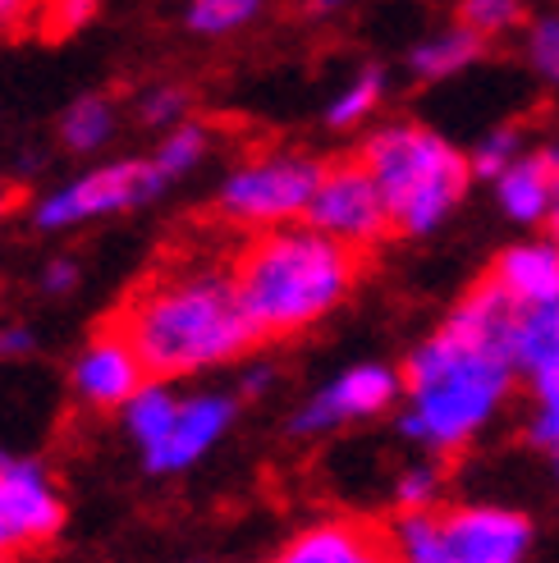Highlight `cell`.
I'll return each mask as SVG.
<instances>
[{
  "label": "cell",
  "mask_w": 559,
  "mask_h": 563,
  "mask_svg": "<svg viewBox=\"0 0 559 563\" xmlns=\"http://www.w3.org/2000/svg\"><path fill=\"white\" fill-rule=\"evenodd\" d=\"M69 285H74V266H65V262H61V266L51 271V289H69Z\"/></svg>",
  "instance_id": "obj_30"
},
{
  "label": "cell",
  "mask_w": 559,
  "mask_h": 563,
  "mask_svg": "<svg viewBox=\"0 0 559 563\" xmlns=\"http://www.w3.org/2000/svg\"><path fill=\"white\" fill-rule=\"evenodd\" d=\"M307 230L340 239L358 252H368L372 243L395 234L385 197L368 170V161H362V152L330 161L321 170V188L313 197V207H307Z\"/></svg>",
  "instance_id": "obj_5"
},
{
  "label": "cell",
  "mask_w": 559,
  "mask_h": 563,
  "mask_svg": "<svg viewBox=\"0 0 559 563\" xmlns=\"http://www.w3.org/2000/svg\"><path fill=\"white\" fill-rule=\"evenodd\" d=\"M0 563H14V559H0Z\"/></svg>",
  "instance_id": "obj_32"
},
{
  "label": "cell",
  "mask_w": 559,
  "mask_h": 563,
  "mask_svg": "<svg viewBox=\"0 0 559 563\" xmlns=\"http://www.w3.org/2000/svg\"><path fill=\"white\" fill-rule=\"evenodd\" d=\"M234 243H171L161 252V262L101 321L133 349L147 376H184L262 344L234 289Z\"/></svg>",
  "instance_id": "obj_1"
},
{
  "label": "cell",
  "mask_w": 559,
  "mask_h": 563,
  "mask_svg": "<svg viewBox=\"0 0 559 563\" xmlns=\"http://www.w3.org/2000/svg\"><path fill=\"white\" fill-rule=\"evenodd\" d=\"M514 143H518V137H514V129H500V133L491 137V143H486V147L478 152V161H472V165H478L482 175H495V170H505V161H509Z\"/></svg>",
  "instance_id": "obj_25"
},
{
  "label": "cell",
  "mask_w": 559,
  "mask_h": 563,
  "mask_svg": "<svg viewBox=\"0 0 559 563\" xmlns=\"http://www.w3.org/2000/svg\"><path fill=\"white\" fill-rule=\"evenodd\" d=\"M376 97H381V74H362L353 88H349V97H340L330 106V124H353V120H362L368 110L376 106Z\"/></svg>",
  "instance_id": "obj_22"
},
{
  "label": "cell",
  "mask_w": 559,
  "mask_h": 563,
  "mask_svg": "<svg viewBox=\"0 0 559 563\" xmlns=\"http://www.w3.org/2000/svg\"><path fill=\"white\" fill-rule=\"evenodd\" d=\"M230 421V404L226 399H193V404H179V417L171 435H165L152 454H147V467L152 472H175V467H188L202 449L226 431Z\"/></svg>",
  "instance_id": "obj_14"
},
{
  "label": "cell",
  "mask_w": 559,
  "mask_h": 563,
  "mask_svg": "<svg viewBox=\"0 0 559 563\" xmlns=\"http://www.w3.org/2000/svg\"><path fill=\"white\" fill-rule=\"evenodd\" d=\"M143 362L133 357V349L120 340V334H110L106 325L97 330L92 349L83 353L78 362V394L88 399L92 408H116L124 399H138V380H143Z\"/></svg>",
  "instance_id": "obj_11"
},
{
  "label": "cell",
  "mask_w": 559,
  "mask_h": 563,
  "mask_svg": "<svg viewBox=\"0 0 559 563\" xmlns=\"http://www.w3.org/2000/svg\"><path fill=\"white\" fill-rule=\"evenodd\" d=\"M61 133H65V143L74 152H92L101 137L110 133V101L106 97H83L78 106H69Z\"/></svg>",
  "instance_id": "obj_18"
},
{
  "label": "cell",
  "mask_w": 559,
  "mask_h": 563,
  "mask_svg": "<svg viewBox=\"0 0 559 563\" xmlns=\"http://www.w3.org/2000/svg\"><path fill=\"white\" fill-rule=\"evenodd\" d=\"M368 252L317 230H262L234 243V289L262 340L313 325L353 285Z\"/></svg>",
  "instance_id": "obj_3"
},
{
  "label": "cell",
  "mask_w": 559,
  "mask_h": 563,
  "mask_svg": "<svg viewBox=\"0 0 559 563\" xmlns=\"http://www.w3.org/2000/svg\"><path fill=\"white\" fill-rule=\"evenodd\" d=\"M518 367L533 376L537 389V421L533 440L559 454V307H533L518 321Z\"/></svg>",
  "instance_id": "obj_10"
},
{
  "label": "cell",
  "mask_w": 559,
  "mask_h": 563,
  "mask_svg": "<svg viewBox=\"0 0 559 563\" xmlns=\"http://www.w3.org/2000/svg\"><path fill=\"white\" fill-rule=\"evenodd\" d=\"M500 197H505V207L518 220L550 216V207H555V161H550V152L523 161V165H509L505 179H500Z\"/></svg>",
  "instance_id": "obj_15"
},
{
  "label": "cell",
  "mask_w": 559,
  "mask_h": 563,
  "mask_svg": "<svg viewBox=\"0 0 559 563\" xmlns=\"http://www.w3.org/2000/svg\"><path fill=\"white\" fill-rule=\"evenodd\" d=\"M184 106V92H161L147 101V120H165V115H175V110Z\"/></svg>",
  "instance_id": "obj_28"
},
{
  "label": "cell",
  "mask_w": 559,
  "mask_h": 563,
  "mask_svg": "<svg viewBox=\"0 0 559 563\" xmlns=\"http://www.w3.org/2000/svg\"><path fill=\"white\" fill-rule=\"evenodd\" d=\"M533 51H537V65H541L550 78H559V23H555V19H546V23L537 27Z\"/></svg>",
  "instance_id": "obj_26"
},
{
  "label": "cell",
  "mask_w": 559,
  "mask_h": 563,
  "mask_svg": "<svg viewBox=\"0 0 559 563\" xmlns=\"http://www.w3.org/2000/svg\"><path fill=\"white\" fill-rule=\"evenodd\" d=\"M518 321L523 307L491 275L478 279L445 330L404 367L413 394L404 431L436 449H459L478 431L505 399L509 372L518 367Z\"/></svg>",
  "instance_id": "obj_2"
},
{
  "label": "cell",
  "mask_w": 559,
  "mask_h": 563,
  "mask_svg": "<svg viewBox=\"0 0 559 563\" xmlns=\"http://www.w3.org/2000/svg\"><path fill=\"white\" fill-rule=\"evenodd\" d=\"M175 417H179V404L171 399L165 389H143L138 399L129 404V431L143 440V449L152 454V449L171 435V427H175Z\"/></svg>",
  "instance_id": "obj_16"
},
{
  "label": "cell",
  "mask_w": 559,
  "mask_h": 563,
  "mask_svg": "<svg viewBox=\"0 0 559 563\" xmlns=\"http://www.w3.org/2000/svg\"><path fill=\"white\" fill-rule=\"evenodd\" d=\"M321 161L307 156H280V161H262L239 170L226 192H220V216L239 220V224H266V220H289V216H307L313 197L321 188Z\"/></svg>",
  "instance_id": "obj_6"
},
{
  "label": "cell",
  "mask_w": 559,
  "mask_h": 563,
  "mask_svg": "<svg viewBox=\"0 0 559 563\" xmlns=\"http://www.w3.org/2000/svg\"><path fill=\"white\" fill-rule=\"evenodd\" d=\"M65 504L51 495L42 467L0 459V559L42 550L61 537Z\"/></svg>",
  "instance_id": "obj_7"
},
{
  "label": "cell",
  "mask_w": 559,
  "mask_h": 563,
  "mask_svg": "<svg viewBox=\"0 0 559 563\" xmlns=\"http://www.w3.org/2000/svg\"><path fill=\"white\" fill-rule=\"evenodd\" d=\"M395 541L404 550V563H472L454 550H445L436 537V514H408L395 527Z\"/></svg>",
  "instance_id": "obj_17"
},
{
  "label": "cell",
  "mask_w": 559,
  "mask_h": 563,
  "mask_svg": "<svg viewBox=\"0 0 559 563\" xmlns=\"http://www.w3.org/2000/svg\"><path fill=\"white\" fill-rule=\"evenodd\" d=\"M518 19H523V10H514V5H463V27L478 37L495 33V27H509Z\"/></svg>",
  "instance_id": "obj_23"
},
{
  "label": "cell",
  "mask_w": 559,
  "mask_h": 563,
  "mask_svg": "<svg viewBox=\"0 0 559 563\" xmlns=\"http://www.w3.org/2000/svg\"><path fill=\"white\" fill-rule=\"evenodd\" d=\"M436 482H440V472H413V476H404V486H399V499L408 504V514H423V504L431 499Z\"/></svg>",
  "instance_id": "obj_27"
},
{
  "label": "cell",
  "mask_w": 559,
  "mask_h": 563,
  "mask_svg": "<svg viewBox=\"0 0 559 563\" xmlns=\"http://www.w3.org/2000/svg\"><path fill=\"white\" fill-rule=\"evenodd\" d=\"M165 184V175L156 170V161L143 165V161H124L116 170H97L83 184L65 188L61 197L37 211V224H69V220H88V216H101V211H116V207H133L152 197L156 188Z\"/></svg>",
  "instance_id": "obj_9"
},
{
  "label": "cell",
  "mask_w": 559,
  "mask_h": 563,
  "mask_svg": "<svg viewBox=\"0 0 559 563\" xmlns=\"http://www.w3.org/2000/svg\"><path fill=\"white\" fill-rule=\"evenodd\" d=\"M491 279L523 312H533V307H559V243L509 247L505 257L495 262Z\"/></svg>",
  "instance_id": "obj_13"
},
{
  "label": "cell",
  "mask_w": 559,
  "mask_h": 563,
  "mask_svg": "<svg viewBox=\"0 0 559 563\" xmlns=\"http://www.w3.org/2000/svg\"><path fill=\"white\" fill-rule=\"evenodd\" d=\"M399 380L390 376L385 367H362V372H349L344 380H335L326 394H317L313 408H307L294 431H321V427H335V421H349V417H368L376 408H385L395 399Z\"/></svg>",
  "instance_id": "obj_12"
},
{
  "label": "cell",
  "mask_w": 559,
  "mask_h": 563,
  "mask_svg": "<svg viewBox=\"0 0 559 563\" xmlns=\"http://www.w3.org/2000/svg\"><path fill=\"white\" fill-rule=\"evenodd\" d=\"M362 161L385 197V211L395 234H427L431 224L450 211L463 184H468V161L427 129H381Z\"/></svg>",
  "instance_id": "obj_4"
},
{
  "label": "cell",
  "mask_w": 559,
  "mask_h": 563,
  "mask_svg": "<svg viewBox=\"0 0 559 563\" xmlns=\"http://www.w3.org/2000/svg\"><path fill=\"white\" fill-rule=\"evenodd\" d=\"M482 51V37L478 33H454V37H445V42H431V46H423L413 55V65H417V74H427V78H436V74H450V69H459V65H468L472 55Z\"/></svg>",
  "instance_id": "obj_19"
},
{
  "label": "cell",
  "mask_w": 559,
  "mask_h": 563,
  "mask_svg": "<svg viewBox=\"0 0 559 563\" xmlns=\"http://www.w3.org/2000/svg\"><path fill=\"white\" fill-rule=\"evenodd\" d=\"M202 147H207V133H202L198 124H184V129L171 137V143L161 147V156H156V170H161L165 179H171V175L188 170V165L202 156Z\"/></svg>",
  "instance_id": "obj_20"
},
{
  "label": "cell",
  "mask_w": 559,
  "mask_h": 563,
  "mask_svg": "<svg viewBox=\"0 0 559 563\" xmlns=\"http://www.w3.org/2000/svg\"><path fill=\"white\" fill-rule=\"evenodd\" d=\"M88 14H92V5H51V10H37V33L61 37V33H69V27H78Z\"/></svg>",
  "instance_id": "obj_24"
},
{
  "label": "cell",
  "mask_w": 559,
  "mask_h": 563,
  "mask_svg": "<svg viewBox=\"0 0 559 563\" xmlns=\"http://www.w3.org/2000/svg\"><path fill=\"white\" fill-rule=\"evenodd\" d=\"M19 202H23V188H19V184H0V216L14 211Z\"/></svg>",
  "instance_id": "obj_29"
},
{
  "label": "cell",
  "mask_w": 559,
  "mask_h": 563,
  "mask_svg": "<svg viewBox=\"0 0 559 563\" xmlns=\"http://www.w3.org/2000/svg\"><path fill=\"white\" fill-rule=\"evenodd\" d=\"M275 563H404L395 527L368 518H330L298 531Z\"/></svg>",
  "instance_id": "obj_8"
},
{
  "label": "cell",
  "mask_w": 559,
  "mask_h": 563,
  "mask_svg": "<svg viewBox=\"0 0 559 563\" xmlns=\"http://www.w3.org/2000/svg\"><path fill=\"white\" fill-rule=\"evenodd\" d=\"M28 340H23V330H14V334H6V340H0V349H10V353H19Z\"/></svg>",
  "instance_id": "obj_31"
},
{
  "label": "cell",
  "mask_w": 559,
  "mask_h": 563,
  "mask_svg": "<svg viewBox=\"0 0 559 563\" xmlns=\"http://www.w3.org/2000/svg\"><path fill=\"white\" fill-rule=\"evenodd\" d=\"M257 5H248V0H230V5H216V0H202V5L188 10V23L202 27V33H226V27H239L243 19H253Z\"/></svg>",
  "instance_id": "obj_21"
}]
</instances>
